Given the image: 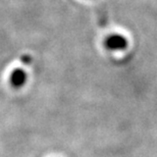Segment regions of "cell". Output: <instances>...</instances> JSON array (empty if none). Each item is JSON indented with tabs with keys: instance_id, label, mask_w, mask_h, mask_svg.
I'll list each match as a JSON object with an SVG mask.
<instances>
[{
	"instance_id": "1",
	"label": "cell",
	"mask_w": 157,
	"mask_h": 157,
	"mask_svg": "<svg viewBox=\"0 0 157 157\" xmlns=\"http://www.w3.org/2000/svg\"><path fill=\"white\" fill-rule=\"evenodd\" d=\"M103 44L109 51H121L128 48V41L121 34H110L104 39Z\"/></svg>"
},
{
	"instance_id": "2",
	"label": "cell",
	"mask_w": 157,
	"mask_h": 157,
	"mask_svg": "<svg viewBox=\"0 0 157 157\" xmlns=\"http://www.w3.org/2000/svg\"><path fill=\"white\" fill-rule=\"evenodd\" d=\"M28 75L23 68H15L9 76V84L13 89H20L27 83Z\"/></svg>"
},
{
	"instance_id": "3",
	"label": "cell",
	"mask_w": 157,
	"mask_h": 157,
	"mask_svg": "<svg viewBox=\"0 0 157 157\" xmlns=\"http://www.w3.org/2000/svg\"><path fill=\"white\" fill-rule=\"evenodd\" d=\"M21 61H23L25 64H29L31 63V61H32V58H31L29 55H24V56H21Z\"/></svg>"
}]
</instances>
